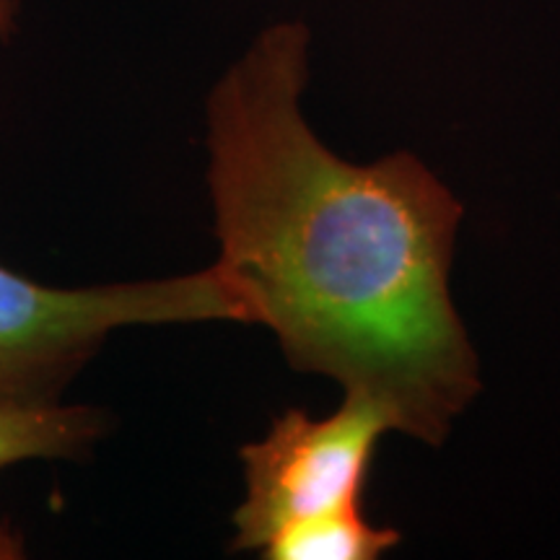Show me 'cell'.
Segmentation results:
<instances>
[{"label": "cell", "instance_id": "obj_1", "mask_svg": "<svg viewBox=\"0 0 560 560\" xmlns=\"http://www.w3.org/2000/svg\"><path fill=\"white\" fill-rule=\"evenodd\" d=\"M310 30L268 26L208 96L219 270L247 325L439 446L480 392L450 293L462 202L410 153L350 164L301 112Z\"/></svg>", "mask_w": 560, "mask_h": 560}, {"label": "cell", "instance_id": "obj_2", "mask_svg": "<svg viewBox=\"0 0 560 560\" xmlns=\"http://www.w3.org/2000/svg\"><path fill=\"white\" fill-rule=\"evenodd\" d=\"M185 322H244L219 265L192 276L55 289L0 265V408L60 402L115 330Z\"/></svg>", "mask_w": 560, "mask_h": 560}, {"label": "cell", "instance_id": "obj_3", "mask_svg": "<svg viewBox=\"0 0 560 560\" xmlns=\"http://www.w3.org/2000/svg\"><path fill=\"white\" fill-rule=\"evenodd\" d=\"M387 431H395L387 412L361 395H346L327 418L296 408L278 416L268 436L242 450L247 495L234 511L231 550L262 552L293 524L361 506L371 459Z\"/></svg>", "mask_w": 560, "mask_h": 560}, {"label": "cell", "instance_id": "obj_4", "mask_svg": "<svg viewBox=\"0 0 560 560\" xmlns=\"http://www.w3.org/2000/svg\"><path fill=\"white\" fill-rule=\"evenodd\" d=\"M107 429L91 405L0 408V472L30 459H81Z\"/></svg>", "mask_w": 560, "mask_h": 560}, {"label": "cell", "instance_id": "obj_5", "mask_svg": "<svg viewBox=\"0 0 560 560\" xmlns=\"http://www.w3.org/2000/svg\"><path fill=\"white\" fill-rule=\"evenodd\" d=\"M400 532L371 524L361 506H348L299 522L272 537L268 560H376L400 545Z\"/></svg>", "mask_w": 560, "mask_h": 560}, {"label": "cell", "instance_id": "obj_6", "mask_svg": "<svg viewBox=\"0 0 560 560\" xmlns=\"http://www.w3.org/2000/svg\"><path fill=\"white\" fill-rule=\"evenodd\" d=\"M21 0H0V42H9L19 32Z\"/></svg>", "mask_w": 560, "mask_h": 560}, {"label": "cell", "instance_id": "obj_7", "mask_svg": "<svg viewBox=\"0 0 560 560\" xmlns=\"http://www.w3.org/2000/svg\"><path fill=\"white\" fill-rule=\"evenodd\" d=\"M24 558V540L16 529L0 524V560Z\"/></svg>", "mask_w": 560, "mask_h": 560}]
</instances>
